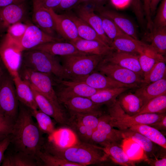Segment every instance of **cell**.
<instances>
[{
	"mask_svg": "<svg viewBox=\"0 0 166 166\" xmlns=\"http://www.w3.org/2000/svg\"><path fill=\"white\" fill-rule=\"evenodd\" d=\"M43 134L34 121L30 109L20 103L18 114L10 135V143L16 151L36 156L45 142Z\"/></svg>",
	"mask_w": 166,
	"mask_h": 166,
	"instance_id": "6da1fadb",
	"label": "cell"
},
{
	"mask_svg": "<svg viewBox=\"0 0 166 166\" xmlns=\"http://www.w3.org/2000/svg\"><path fill=\"white\" fill-rule=\"evenodd\" d=\"M42 149L81 166L100 164L109 158L103 147L81 141L70 146L62 147L49 139L47 142H45Z\"/></svg>",
	"mask_w": 166,
	"mask_h": 166,
	"instance_id": "7a4b0ae2",
	"label": "cell"
},
{
	"mask_svg": "<svg viewBox=\"0 0 166 166\" xmlns=\"http://www.w3.org/2000/svg\"><path fill=\"white\" fill-rule=\"evenodd\" d=\"M21 65L59 79L66 80L63 68L57 56L41 50L30 49L23 51Z\"/></svg>",
	"mask_w": 166,
	"mask_h": 166,
	"instance_id": "3957f363",
	"label": "cell"
},
{
	"mask_svg": "<svg viewBox=\"0 0 166 166\" xmlns=\"http://www.w3.org/2000/svg\"><path fill=\"white\" fill-rule=\"evenodd\" d=\"M105 57L88 54L60 56L65 80L73 81L88 75L94 71Z\"/></svg>",
	"mask_w": 166,
	"mask_h": 166,
	"instance_id": "277c9868",
	"label": "cell"
},
{
	"mask_svg": "<svg viewBox=\"0 0 166 166\" xmlns=\"http://www.w3.org/2000/svg\"><path fill=\"white\" fill-rule=\"evenodd\" d=\"M110 122L114 127L124 130L139 124L149 125L157 121L166 115V113H143L130 116L123 110L117 100L107 105Z\"/></svg>",
	"mask_w": 166,
	"mask_h": 166,
	"instance_id": "5b68a950",
	"label": "cell"
},
{
	"mask_svg": "<svg viewBox=\"0 0 166 166\" xmlns=\"http://www.w3.org/2000/svg\"><path fill=\"white\" fill-rule=\"evenodd\" d=\"M18 73L20 78L33 87L58 107L63 108L54 88V77L34 71L21 65Z\"/></svg>",
	"mask_w": 166,
	"mask_h": 166,
	"instance_id": "8992f818",
	"label": "cell"
},
{
	"mask_svg": "<svg viewBox=\"0 0 166 166\" xmlns=\"http://www.w3.org/2000/svg\"><path fill=\"white\" fill-rule=\"evenodd\" d=\"M19 102L13 77L7 71L0 80V114L15 121Z\"/></svg>",
	"mask_w": 166,
	"mask_h": 166,
	"instance_id": "52a82bcc",
	"label": "cell"
},
{
	"mask_svg": "<svg viewBox=\"0 0 166 166\" xmlns=\"http://www.w3.org/2000/svg\"><path fill=\"white\" fill-rule=\"evenodd\" d=\"M95 69L117 82L134 88L139 87L144 83L143 77L140 75L104 59Z\"/></svg>",
	"mask_w": 166,
	"mask_h": 166,
	"instance_id": "ba28073f",
	"label": "cell"
},
{
	"mask_svg": "<svg viewBox=\"0 0 166 166\" xmlns=\"http://www.w3.org/2000/svg\"><path fill=\"white\" fill-rule=\"evenodd\" d=\"M110 122L108 114H101L96 129L92 136L90 143L99 144L104 147L106 145L116 144L120 146L124 138L123 131L115 129Z\"/></svg>",
	"mask_w": 166,
	"mask_h": 166,
	"instance_id": "9c48e42d",
	"label": "cell"
},
{
	"mask_svg": "<svg viewBox=\"0 0 166 166\" xmlns=\"http://www.w3.org/2000/svg\"><path fill=\"white\" fill-rule=\"evenodd\" d=\"M54 88L58 100L62 101L72 97H89L104 89L93 88L83 82L53 78Z\"/></svg>",
	"mask_w": 166,
	"mask_h": 166,
	"instance_id": "30bf717a",
	"label": "cell"
},
{
	"mask_svg": "<svg viewBox=\"0 0 166 166\" xmlns=\"http://www.w3.org/2000/svg\"><path fill=\"white\" fill-rule=\"evenodd\" d=\"M97 5L93 0L85 1L75 7L76 15L90 26L104 43L110 46L112 42L104 31L101 19L99 15L94 12Z\"/></svg>",
	"mask_w": 166,
	"mask_h": 166,
	"instance_id": "8fae6325",
	"label": "cell"
},
{
	"mask_svg": "<svg viewBox=\"0 0 166 166\" xmlns=\"http://www.w3.org/2000/svg\"><path fill=\"white\" fill-rule=\"evenodd\" d=\"M63 40V39L49 35L33 23L28 22L26 31L16 47L18 50L22 52L43 44L51 42H61Z\"/></svg>",
	"mask_w": 166,
	"mask_h": 166,
	"instance_id": "7c38bea8",
	"label": "cell"
},
{
	"mask_svg": "<svg viewBox=\"0 0 166 166\" xmlns=\"http://www.w3.org/2000/svg\"><path fill=\"white\" fill-rule=\"evenodd\" d=\"M27 13L26 1L0 7V37L11 25L24 21Z\"/></svg>",
	"mask_w": 166,
	"mask_h": 166,
	"instance_id": "4fadbf2b",
	"label": "cell"
},
{
	"mask_svg": "<svg viewBox=\"0 0 166 166\" xmlns=\"http://www.w3.org/2000/svg\"><path fill=\"white\" fill-rule=\"evenodd\" d=\"M33 23L43 31L53 37L59 38L52 17L48 9L44 7L40 0H33Z\"/></svg>",
	"mask_w": 166,
	"mask_h": 166,
	"instance_id": "5bb4252c",
	"label": "cell"
},
{
	"mask_svg": "<svg viewBox=\"0 0 166 166\" xmlns=\"http://www.w3.org/2000/svg\"><path fill=\"white\" fill-rule=\"evenodd\" d=\"M0 40V57L7 71L13 77L18 73L21 65L22 53L4 37Z\"/></svg>",
	"mask_w": 166,
	"mask_h": 166,
	"instance_id": "9a60e30c",
	"label": "cell"
},
{
	"mask_svg": "<svg viewBox=\"0 0 166 166\" xmlns=\"http://www.w3.org/2000/svg\"><path fill=\"white\" fill-rule=\"evenodd\" d=\"M34 93L38 109L53 118L58 123L68 125V118L63 108H59L45 96L30 85Z\"/></svg>",
	"mask_w": 166,
	"mask_h": 166,
	"instance_id": "2e32d148",
	"label": "cell"
},
{
	"mask_svg": "<svg viewBox=\"0 0 166 166\" xmlns=\"http://www.w3.org/2000/svg\"><path fill=\"white\" fill-rule=\"evenodd\" d=\"M48 10L52 17L58 34L69 42L74 41L80 38L75 24L70 19L64 14H57L53 9Z\"/></svg>",
	"mask_w": 166,
	"mask_h": 166,
	"instance_id": "e0dca14e",
	"label": "cell"
},
{
	"mask_svg": "<svg viewBox=\"0 0 166 166\" xmlns=\"http://www.w3.org/2000/svg\"><path fill=\"white\" fill-rule=\"evenodd\" d=\"M95 11L99 15L108 18L113 21L127 34L138 40L136 28L134 24L123 14L115 11L106 9L103 6H97Z\"/></svg>",
	"mask_w": 166,
	"mask_h": 166,
	"instance_id": "ac0fdd59",
	"label": "cell"
},
{
	"mask_svg": "<svg viewBox=\"0 0 166 166\" xmlns=\"http://www.w3.org/2000/svg\"><path fill=\"white\" fill-rule=\"evenodd\" d=\"M73 81L83 82L96 89H106L114 88L133 87L117 82L98 71H93L88 75Z\"/></svg>",
	"mask_w": 166,
	"mask_h": 166,
	"instance_id": "d6986e66",
	"label": "cell"
},
{
	"mask_svg": "<svg viewBox=\"0 0 166 166\" xmlns=\"http://www.w3.org/2000/svg\"><path fill=\"white\" fill-rule=\"evenodd\" d=\"M66 108L71 115L77 114L102 113L101 105L93 101L88 97H76L61 102Z\"/></svg>",
	"mask_w": 166,
	"mask_h": 166,
	"instance_id": "ffe728a7",
	"label": "cell"
},
{
	"mask_svg": "<svg viewBox=\"0 0 166 166\" xmlns=\"http://www.w3.org/2000/svg\"><path fill=\"white\" fill-rule=\"evenodd\" d=\"M104 59L140 75L144 78L139 60V55L114 50Z\"/></svg>",
	"mask_w": 166,
	"mask_h": 166,
	"instance_id": "44dd1931",
	"label": "cell"
},
{
	"mask_svg": "<svg viewBox=\"0 0 166 166\" xmlns=\"http://www.w3.org/2000/svg\"><path fill=\"white\" fill-rule=\"evenodd\" d=\"M69 42L73 44L80 51L89 55L105 57L115 50L106 44L95 40H87L80 38L74 41Z\"/></svg>",
	"mask_w": 166,
	"mask_h": 166,
	"instance_id": "7402d4cb",
	"label": "cell"
},
{
	"mask_svg": "<svg viewBox=\"0 0 166 166\" xmlns=\"http://www.w3.org/2000/svg\"><path fill=\"white\" fill-rule=\"evenodd\" d=\"M12 77L19 102L31 110L38 109L34 93L29 84L22 79L18 73Z\"/></svg>",
	"mask_w": 166,
	"mask_h": 166,
	"instance_id": "603a6c76",
	"label": "cell"
},
{
	"mask_svg": "<svg viewBox=\"0 0 166 166\" xmlns=\"http://www.w3.org/2000/svg\"><path fill=\"white\" fill-rule=\"evenodd\" d=\"M31 49L41 50L57 56L87 54L79 51L72 43L69 42H64L63 41L45 43Z\"/></svg>",
	"mask_w": 166,
	"mask_h": 166,
	"instance_id": "cb8c5ba5",
	"label": "cell"
},
{
	"mask_svg": "<svg viewBox=\"0 0 166 166\" xmlns=\"http://www.w3.org/2000/svg\"><path fill=\"white\" fill-rule=\"evenodd\" d=\"M135 93L141 99L143 106L151 99L166 93V77L156 81L143 84L137 88Z\"/></svg>",
	"mask_w": 166,
	"mask_h": 166,
	"instance_id": "d4e9b609",
	"label": "cell"
},
{
	"mask_svg": "<svg viewBox=\"0 0 166 166\" xmlns=\"http://www.w3.org/2000/svg\"><path fill=\"white\" fill-rule=\"evenodd\" d=\"M146 45L139 40L129 36L114 39L110 46L115 50L139 55Z\"/></svg>",
	"mask_w": 166,
	"mask_h": 166,
	"instance_id": "484cf974",
	"label": "cell"
},
{
	"mask_svg": "<svg viewBox=\"0 0 166 166\" xmlns=\"http://www.w3.org/2000/svg\"><path fill=\"white\" fill-rule=\"evenodd\" d=\"M2 166H37L42 165L38 158L34 156L18 151L4 155Z\"/></svg>",
	"mask_w": 166,
	"mask_h": 166,
	"instance_id": "4316f807",
	"label": "cell"
},
{
	"mask_svg": "<svg viewBox=\"0 0 166 166\" xmlns=\"http://www.w3.org/2000/svg\"><path fill=\"white\" fill-rule=\"evenodd\" d=\"M125 92L119 96L117 101L126 113L130 116L136 115L143 106V102L135 93Z\"/></svg>",
	"mask_w": 166,
	"mask_h": 166,
	"instance_id": "83f0119b",
	"label": "cell"
},
{
	"mask_svg": "<svg viewBox=\"0 0 166 166\" xmlns=\"http://www.w3.org/2000/svg\"><path fill=\"white\" fill-rule=\"evenodd\" d=\"M139 60L144 77L157 62L165 59L163 56L158 53L150 45L147 44L139 54Z\"/></svg>",
	"mask_w": 166,
	"mask_h": 166,
	"instance_id": "f1b7e54d",
	"label": "cell"
},
{
	"mask_svg": "<svg viewBox=\"0 0 166 166\" xmlns=\"http://www.w3.org/2000/svg\"><path fill=\"white\" fill-rule=\"evenodd\" d=\"M64 14L74 23L80 38L87 40H95L105 44L90 26L76 15L70 12H67Z\"/></svg>",
	"mask_w": 166,
	"mask_h": 166,
	"instance_id": "f546056e",
	"label": "cell"
},
{
	"mask_svg": "<svg viewBox=\"0 0 166 166\" xmlns=\"http://www.w3.org/2000/svg\"><path fill=\"white\" fill-rule=\"evenodd\" d=\"M130 89L123 87L104 89L97 92L89 98L100 105H108L115 101L121 94Z\"/></svg>",
	"mask_w": 166,
	"mask_h": 166,
	"instance_id": "4dcf8cb0",
	"label": "cell"
},
{
	"mask_svg": "<svg viewBox=\"0 0 166 166\" xmlns=\"http://www.w3.org/2000/svg\"><path fill=\"white\" fill-rule=\"evenodd\" d=\"M130 129L138 132L153 142L166 148V138L159 130L149 125L139 124L132 126Z\"/></svg>",
	"mask_w": 166,
	"mask_h": 166,
	"instance_id": "1f68e13d",
	"label": "cell"
},
{
	"mask_svg": "<svg viewBox=\"0 0 166 166\" xmlns=\"http://www.w3.org/2000/svg\"><path fill=\"white\" fill-rule=\"evenodd\" d=\"M30 110L33 117L36 120L38 125L42 132L47 134L49 137L52 136L57 130L51 117L39 109H30Z\"/></svg>",
	"mask_w": 166,
	"mask_h": 166,
	"instance_id": "d6a6232c",
	"label": "cell"
},
{
	"mask_svg": "<svg viewBox=\"0 0 166 166\" xmlns=\"http://www.w3.org/2000/svg\"><path fill=\"white\" fill-rule=\"evenodd\" d=\"M49 140L58 146L65 147L70 146L78 142L77 136L72 130L64 128L57 130Z\"/></svg>",
	"mask_w": 166,
	"mask_h": 166,
	"instance_id": "836d02e7",
	"label": "cell"
},
{
	"mask_svg": "<svg viewBox=\"0 0 166 166\" xmlns=\"http://www.w3.org/2000/svg\"><path fill=\"white\" fill-rule=\"evenodd\" d=\"M103 148L109 157L115 163L122 166L135 165L134 162L128 158L121 146L111 144Z\"/></svg>",
	"mask_w": 166,
	"mask_h": 166,
	"instance_id": "e575fe53",
	"label": "cell"
},
{
	"mask_svg": "<svg viewBox=\"0 0 166 166\" xmlns=\"http://www.w3.org/2000/svg\"><path fill=\"white\" fill-rule=\"evenodd\" d=\"M121 147L126 155L131 160L134 162L147 158L145 152L137 143L128 138H124Z\"/></svg>",
	"mask_w": 166,
	"mask_h": 166,
	"instance_id": "d590c367",
	"label": "cell"
},
{
	"mask_svg": "<svg viewBox=\"0 0 166 166\" xmlns=\"http://www.w3.org/2000/svg\"><path fill=\"white\" fill-rule=\"evenodd\" d=\"M150 45L158 53L163 56L166 53V26L153 28L150 32Z\"/></svg>",
	"mask_w": 166,
	"mask_h": 166,
	"instance_id": "8d00e7d4",
	"label": "cell"
},
{
	"mask_svg": "<svg viewBox=\"0 0 166 166\" xmlns=\"http://www.w3.org/2000/svg\"><path fill=\"white\" fill-rule=\"evenodd\" d=\"M166 93L156 97L148 101L136 115L143 113H166Z\"/></svg>",
	"mask_w": 166,
	"mask_h": 166,
	"instance_id": "74e56055",
	"label": "cell"
},
{
	"mask_svg": "<svg viewBox=\"0 0 166 166\" xmlns=\"http://www.w3.org/2000/svg\"><path fill=\"white\" fill-rule=\"evenodd\" d=\"M36 156L42 165L45 166H81L52 155L42 150L38 152Z\"/></svg>",
	"mask_w": 166,
	"mask_h": 166,
	"instance_id": "f35d334b",
	"label": "cell"
},
{
	"mask_svg": "<svg viewBox=\"0 0 166 166\" xmlns=\"http://www.w3.org/2000/svg\"><path fill=\"white\" fill-rule=\"evenodd\" d=\"M99 15L102 20L104 31L107 36L112 42L117 38L129 36L121 30L111 20L103 16Z\"/></svg>",
	"mask_w": 166,
	"mask_h": 166,
	"instance_id": "ab89813d",
	"label": "cell"
},
{
	"mask_svg": "<svg viewBox=\"0 0 166 166\" xmlns=\"http://www.w3.org/2000/svg\"><path fill=\"white\" fill-rule=\"evenodd\" d=\"M123 131L124 138H130L138 143L145 152H152L153 150L152 142L141 134L129 128Z\"/></svg>",
	"mask_w": 166,
	"mask_h": 166,
	"instance_id": "60d3db41",
	"label": "cell"
},
{
	"mask_svg": "<svg viewBox=\"0 0 166 166\" xmlns=\"http://www.w3.org/2000/svg\"><path fill=\"white\" fill-rule=\"evenodd\" d=\"M28 22L16 23L9 27L5 35L14 44L17 45L23 37L27 28Z\"/></svg>",
	"mask_w": 166,
	"mask_h": 166,
	"instance_id": "b9f144b4",
	"label": "cell"
},
{
	"mask_svg": "<svg viewBox=\"0 0 166 166\" xmlns=\"http://www.w3.org/2000/svg\"><path fill=\"white\" fill-rule=\"evenodd\" d=\"M165 61L157 62L144 77L143 84H148L161 80L166 77Z\"/></svg>",
	"mask_w": 166,
	"mask_h": 166,
	"instance_id": "7bdbcfd3",
	"label": "cell"
},
{
	"mask_svg": "<svg viewBox=\"0 0 166 166\" xmlns=\"http://www.w3.org/2000/svg\"><path fill=\"white\" fill-rule=\"evenodd\" d=\"M68 125L72 128L81 141L90 143L92 136L94 130L71 118H69Z\"/></svg>",
	"mask_w": 166,
	"mask_h": 166,
	"instance_id": "ee69618b",
	"label": "cell"
},
{
	"mask_svg": "<svg viewBox=\"0 0 166 166\" xmlns=\"http://www.w3.org/2000/svg\"><path fill=\"white\" fill-rule=\"evenodd\" d=\"M102 113L77 114L71 115L72 119L94 130L97 127L99 117Z\"/></svg>",
	"mask_w": 166,
	"mask_h": 166,
	"instance_id": "f6af8a7d",
	"label": "cell"
},
{
	"mask_svg": "<svg viewBox=\"0 0 166 166\" xmlns=\"http://www.w3.org/2000/svg\"><path fill=\"white\" fill-rule=\"evenodd\" d=\"M152 23V29L166 26V0H161Z\"/></svg>",
	"mask_w": 166,
	"mask_h": 166,
	"instance_id": "bcb514c9",
	"label": "cell"
},
{
	"mask_svg": "<svg viewBox=\"0 0 166 166\" xmlns=\"http://www.w3.org/2000/svg\"><path fill=\"white\" fill-rule=\"evenodd\" d=\"M133 12L140 25L144 29L146 24L143 6L140 0H130Z\"/></svg>",
	"mask_w": 166,
	"mask_h": 166,
	"instance_id": "7dc6e473",
	"label": "cell"
},
{
	"mask_svg": "<svg viewBox=\"0 0 166 166\" xmlns=\"http://www.w3.org/2000/svg\"><path fill=\"white\" fill-rule=\"evenodd\" d=\"M15 121L0 114V137L4 138L11 133Z\"/></svg>",
	"mask_w": 166,
	"mask_h": 166,
	"instance_id": "c3c4849f",
	"label": "cell"
},
{
	"mask_svg": "<svg viewBox=\"0 0 166 166\" xmlns=\"http://www.w3.org/2000/svg\"><path fill=\"white\" fill-rule=\"evenodd\" d=\"M143 8L146 22L147 28L150 31L153 26L151 14L150 0H143Z\"/></svg>",
	"mask_w": 166,
	"mask_h": 166,
	"instance_id": "681fc988",
	"label": "cell"
},
{
	"mask_svg": "<svg viewBox=\"0 0 166 166\" xmlns=\"http://www.w3.org/2000/svg\"><path fill=\"white\" fill-rule=\"evenodd\" d=\"M10 143V135L0 140V165L3 160L5 153Z\"/></svg>",
	"mask_w": 166,
	"mask_h": 166,
	"instance_id": "f907efd6",
	"label": "cell"
},
{
	"mask_svg": "<svg viewBox=\"0 0 166 166\" xmlns=\"http://www.w3.org/2000/svg\"><path fill=\"white\" fill-rule=\"evenodd\" d=\"M79 0H62L59 5L57 8L62 10H68L75 6Z\"/></svg>",
	"mask_w": 166,
	"mask_h": 166,
	"instance_id": "816d5d0a",
	"label": "cell"
},
{
	"mask_svg": "<svg viewBox=\"0 0 166 166\" xmlns=\"http://www.w3.org/2000/svg\"><path fill=\"white\" fill-rule=\"evenodd\" d=\"M62 0H40L42 4L46 8L54 10L59 5Z\"/></svg>",
	"mask_w": 166,
	"mask_h": 166,
	"instance_id": "f5cc1de1",
	"label": "cell"
},
{
	"mask_svg": "<svg viewBox=\"0 0 166 166\" xmlns=\"http://www.w3.org/2000/svg\"><path fill=\"white\" fill-rule=\"evenodd\" d=\"M159 130H166V115H165L161 119L156 122L149 125Z\"/></svg>",
	"mask_w": 166,
	"mask_h": 166,
	"instance_id": "db71d44e",
	"label": "cell"
},
{
	"mask_svg": "<svg viewBox=\"0 0 166 166\" xmlns=\"http://www.w3.org/2000/svg\"><path fill=\"white\" fill-rule=\"evenodd\" d=\"M152 166H166V158L165 156L159 159L152 160L148 158L145 160Z\"/></svg>",
	"mask_w": 166,
	"mask_h": 166,
	"instance_id": "11a10c76",
	"label": "cell"
},
{
	"mask_svg": "<svg viewBox=\"0 0 166 166\" xmlns=\"http://www.w3.org/2000/svg\"><path fill=\"white\" fill-rule=\"evenodd\" d=\"M26 1V0H0V7Z\"/></svg>",
	"mask_w": 166,
	"mask_h": 166,
	"instance_id": "9f6ffc18",
	"label": "cell"
},
{
	"mask_svg": "<svg viewBox=\"0 0 166 166\" xmlns=\"http://www.w3.org/2000/svg\"><path fill=\"white\" fill-rule=\"evenodd\" d=\"M161 0H150V9L152 17L154 15L157 6Z\"/></svg>",
	"mask_w": 166,
	"mask_h": 166,
	"instance_id": "6f0895ef",
	"label": "cell"
},
{
	"mask_svg": "<svg viewBox=\"0 0 166 166\" xmlns=\"http://www.w3.org/2000/svg\"><path fill=\"white\" fill-rule=\"evenodd\" d=\"M7 71L0 57V80Z\"/></svg>",
	"mask_w": 166,
	"mask_h": 166,
	"instance_id": "680465c9",
	"label": "cell"
},
{
	"mask_svg": "<svg viewBox=\"0 0 166 166\" xmlns=\"http://www.w3.org/2000/svg\"><path fill=\"white\" fill-rule=\"evenodd\" d=\"M99 6H103L107 0H94Z\"/></svg>",
	"mask_w": 166,
	"mask_h": 166,
	"instance_id": "91938a15",
	"label": "cell"
},
{
	"mask_svg": "<svg viewBox=\"0 0 166 166\" xmlns=\"http://www.w3.org/2000/svg\"><path fill=\"white\" fill-rule=\"evenodd\" d=\"M3 138V137H0V140H1L2 139H3V138Z\"/></svg>",
	"mask_w": 166,
	"mask_h": 166,
	"instance_id": "94428289",
	"label": "cell"
}]
</instances>
